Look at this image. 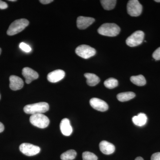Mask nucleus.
<instances>
[{
	"instance_id": "obj_1",
	"label": "nucleus",
	"mask_w": 160,
	"mask_h": 160,
	"mask_svg": "<svg viewBox=\"0 0 160 160\" xmlns=\"http://www.w3.org/2000/svg\"><path fill=\"white\" fill-rule=\"evenodd\" d=\"M49 110V105L45 102L27 105L24 108V111L27 114L33 115L43 113Z\"/></svg>"
},
{
	"instance_id": "obj_2",
	"label": "nucleus",
	"mask_w": 160,
	"mask_h": 160,
	"mask_svg": "<svg viewBox=\"0 0 160 160\" xmlns=\"http://www.w3.org/2000/svg\"><path fill=\"white\" fill-rule=\"evenodd\" d=\"M121 29L119 26L115 23H105L98 29L100 34L108 37L117 36L120 33Z\"/></svg>"
},
{
	"instance_id": "obj_3",
	"label": "nucleus",
	"mask_w": 160,
	"mask_h": 160,
	"mask_svg": "<svg viewBox=\"0 0 160 160\" xmlns=\"http://www.w3.org/2000/svg\"><path fill=\"white\" fill-rule=\"evenodd\" d=\"M29 24V21L26 19L15 20L9 26L7 31V34L9 36L18 34L23 31Z\"/></svg>"
},
{
	"instance_id": "obj_4",
	"label": "nucleus",
	"mask_w": 160,
	"mask_h": 160,
	"mask_svg": "<svg viewBox=\"0 0 160 160\" xmlns=\"http://www.w3.org/2000/svg\"><path fill=\"white\" fill-rule=\"evenodd\" d=\"M29 121L33 126L41 129L46 128L49 124V118L42 113L32 115Z\"/></svg>"
},
{
	"instance_id": "obj_5",
	"label": "nucleus",
	"mask_w": 160,
	"mask_h": 160,
	"mask_svg": "<svg viewBox=\"0 0 160 160\" xmlns=\"http://www.w3.org/2000/svg\"><path fill=\"white\" fill-rule=\"evenodd\" d=\"M75 52L80 57L86 59L93 56L96 53V51L94 48L86 45L78 46L76 49Z\"/></svg>"
},
{
	"instance_id": "obj_6",
	"label": "nucleus",
	"mask_w": 160,
	"mask_h": 160,
	"mask_svg": "<svg viewBox=\"0 0 160 160\" xmlns=\"http://www.w3.org/2000/svg\"><path fill=\"white\" fill-rule=\"evenodd\" d=\"M144 32L138 30L133 32L126 40V44L130 47H135L141 45L144 40Z\"/></svg>"
},
{
	"instance_id": "obj_7",
	"label": "nucleus",
	"mask_w": 160,
	"mask_h": 160,
	"mask_svg": "<svg viewBox=\"0 0 160 160\" xmlns=\"http://www.w3.org/2000/svg\"><path fill=\"white\" fill-rule=\"evenodd\" d=\"M127 12L132 17L140 16L142 11V6L138 0H130L127 6Z\"/></svg>"
},
{
	"instance_id": "obj_8",
	"label": "nucleus",
	"mask_w": 160,
	"mask_h": 160,
	"mask_svg": "<svg viewBox=\"0 0 160 160\" xmlns=\"http://www.w3.org/2000/svg\"><path fill=\"white\" fill-rule=\"evenodd\" d=\"M20 151L27 156H32L39 153L40 148L29 143H24L20 146Z\"/></svg>"
},
{
	"instance_id": "obj_9",
	"label": "nucleus",
	"mask_w": 160,
	"mask_h": 160,
	"mask_svg": "<svg viewBox=\"0 0 160 160\" xmlns=\"http://www.w3.org/2000/svg\"><path fill=\"white\" fill-rule=\"evenodd\" d=\"M89 103L92 107L98 111H106L109 108L108 104L106 102L98 98H94L91 99Z\"/></svg>"
},
{
	"instance_id": "obj_10",
	"label": "nucleus",
	"mask_w": 160,
	"mask_h": 160,
	"mask_svg": "<svg viewBox=\"0 0 160 160\" xmlns=\"http://www.w3.org/2000/svg\"><path fill=\"white\" fill-rule=\"evenodd\" d=\"M22 74L26 79V82L28 84H30L33 80L37 79L39 77L38 72L29 67L23 68Z\"/></svg>"
},
{
	"instance_id": "obj_11",
	"label": "nucleus",
	"mask_w": 160,
	"mask_h": 160,
	"mask_svg": "<svg viewBox=\"0 0 160 160\" xmlns=\"http://www.w3.org/2000/svg\"><path fill=\"white\" fill-rule=\"evenodd\" d=\"M65 71L61 69H57L49 72L47 76V79L51 83H56L64 78Z\"/></svg>"
},
{
	"instance_id": "obj_12",
	"label": "nucleus",
	"mask_w": 160,
	"mask_h": 160,
	"mask_svg": "<svg viewBox=\"0 0 160 160\" xmlns=\"http://www.w3.org/2000/svg\"><path fill=\"white\" fill-rule=\"evenodd\" d=\"M95 22V19L90 17L80 16L77 20L78 28L80 29H85L88 28Z\"/></svg>"
},
{
	"instance_id": "obj_13",
	"label": "nucleus",
	"mask_w": 160,
	"mask_h": 160,
	"mask_svg": "<svg viewBox=\"0 0 160 160\" xmlns=\"http://www.w3.org/2000/svg\"><path fill=\"white\" fill-rule=\"evenodd\" d=\"M9 87L12 90H19L24 86V82L21 78L17 76L12 75L9 77Z\"/></svg>"
},
{
	"instance_id": "obj_14",
	"label": "nucleus",
	"mask_w": 160,
	"mask_h": 160,
	"mask_svg": "<svg viewBox=\"0 0 160 160\" xmlns=\"http://www.w3.org/2000/svg\"><path fill=\"white\" fill-rule=\"evenodd\" d=\"M99 148L101 151L106 155L112 154L115 150L114 145L106 141H102L100 142Z\"/></svg>"
},
{
	"instance_id": "obj_15",
	"label": "nucleus",
	"mask_w": 160,
	"mask_h": 160,
	"mask_svg": "<svg viewBox=\"0 0 160 160\" xmlns=\"http://www.w3.org/2000/svg\"><path fill=\"white\" fill-rule=\"evenodd\" d=\"M60 126L61 132L64 135L69 136L72 133V127L68 119H63L60 123Z\"/></svg>"
},
{
	"instance_id": "obj_16",
	"label": "nucleus",
	"mask_w": 160,
	"mask_h": 160,
	"mask_svg": "<svg viewBox=\"0 0 160 160\" xmlns=\"http://www.w3.org/2000/svg\"><path fill=\"white\" fill-rule=\"evenodd\" d=\"M132 122L136 126H142L146 125L147 117L144 113H140L137 116H135L132 118Z\"/></svg>"
},
{
	"instance_id": "obj_17",
	"label": "nucleus",
	"mask_w": 160,
	"mask_h": 160,
	"mask_svg": "<svg viewBox=\"0 0 160 160\" xmlns=\"http://www.w3.org/2000/svg\"><path fill=\"white\" fill-rule=\"evenodd\" d=\"M87 79L86 82L90 86H94L100 82L99 78L96 75L91 73H86L84 74Z\"/></svg>"
},
{
	"instance_id": "obj_18",
	"label": "nucleus",
	"mask_w": 160,
	"mask_h": 160,
	"mask_svg": "<svg viewBox=\"0 0 160 160\" xmlns=\"http://www.w3.org/2000/svg\"><path fill=\"white\" fill-rule=\"evenodd\" d=\"M136 96L135 93L132 92H122L117 95L118 99L121 102H126L132 99Z\"/></svg>"
},
{
	"instance_id": "obj_19",
	"label": "nucleus",
	"mask_w": 160,
	"mask_h": 160,
	"mask_svg": "<svg viewBox=\"0 0 160 160\" xmlns=\"http://www.w3.org/2000/svg\"><path fill=\"white\" fill-rule=\"evenodd\" d=\"M130 81L133 84L139 86H145L146 83V79L142 75L132 76Z\"/></svg>"
},
{
	"instance_id": "obj_20",
	"label": "nucleus",
	"mask_w": 160,
	"mask_h": 160,
	"mask_svg": "<svg viewBox=\"0 0 160 160\" xmlns=\"http://www.w3.org/2000/svg\"><path fill=\"white\" fill-rule=\"evenodd\" d=\"M102 6L104 9L110 10L113 9L116 4V0H102L100 1Z\"/></svg>"
},
{
	"instance_id": "obj_21",
	"label": "nucleus",
	"mask_w": 160,
	"mask_h": 160,
	"mask_svg": "<svg viewBox=\"0 0 160 160\" xmlns=\"http://www.w3.org/2000/svg\"><path fill=\"white\" fill-rule=\"evenodd\" d=\"M76 156V152L73 149H70L61 155V158L62 160H72L75 159Z\"/></svg>"
},
{
	"instance_id": "obj_22",
	"label": "nucleus",
	"mask_w": 160,
	"mask_h": 160,
	"mask_svg": "<svg viewBox=\"0 0 160 160\" xmlns=\"http://www.w3.org/2000/svg\"><path fill=\"white\" fill-rule=\"evenodd\" d=\"M118 82L117 80L114 78H109L104 82V85L108 89H112L117 87Z\"/></svg>"
},
{
	"instance_id": "obj_23",
	"label": "nucleus",
	"mask_w": 160,
	"mask_h": 160,
	"mask_svg": "<svg viewBox=\"0 0 160 160\" xmlns=\"http://www.w3.org/2000/svg\"><path fill=\"white\" fill-rule=\"evenodd\" d=\"M83 160H98V157L92 152H84L82 153Z\"/></svg>"
},
{
	"instance_id": "obj_24",
	"label": "nucleus",
	"mask_w": 160,
	"mask_h": 160,
	"mask_svg": "<svg viewBox=\"0 0 160 160\" xmlns=\"http://www.w3.org/2000/svg\"><path fill=\"white\" fill-rule=\"evenodd\" d=\"M20 49L23 51L26 52H29L32 50V49L30 46L24 42L20 43L19 45Z\"/></svg>"
},
{
	"instance_id": "obj_25",
	"label": "nucleus",
	"mask_w": 160,
	"mask_h": 160,
	"mask_svg": "<svg viewBox=\"0 0 160 160\" xmlns=\"http://www.w3.org/2000/svg\"><path fill=\"white\" fill-rule=\"evenodd\" d=\"M152 57L155 60H160V47L158 48L156 50L153 52L152 54Z\"/></svg>"
},
{
	"instance_id": "obj_26",
	"label": "nucleus",
	"mask_w": 160,
	"mask_h": 160,
	"mask_svg": "<svg viewBox=\"0 0 160 160\" xmlns=\"http://www.w3.org/2000/svg\"><path fill=\"white\" fill-rule=\"evenodd\" d=\"M151 160H160V152L153 153L152 155Z\"/></svg>"
},
{
	"instance_id": "obj_27",
	"label": "nucleus",
	"mask_w": 160,
	"mask_h": 160,
	"mask_svg": "<svg viewBox=\"0 0 160 160\" xmlns=\"http://www.w3.org/2000/svg\"><path fill=\"white\" fill-rule=\"evenodd\" d=\"M8 6L7 3L0 0V9H7L8 8Z\"/></svg>"
},
{
	"instance_id": "obj_28",
	"label": "nucleus",
	"mask_w": 160,
	"mask_h": 160,
	"mask_svg": "<svg viewBox=\"0 0 160 160\" xmlns=\"http://www.w3.org/2000/svg\"><path fill=\"white\" fill-rule=\"evenodd\" d=\"M53 1L52 0H40L39 2L42 4L46 5V4H49V3L52 2Z\"/></svg>"
},
{
	"instance_id": "obj_29",
	"label": "nucleus",
	"mask_w": 160,
	"mask_h": 160,
	"mask_svg": "<svg viewBox=\"0 0 160 160\" xmlns=\"http://www.w3.org/2000/svg\"><path fill=\"white\" fill-rule=\"evenodd\" d=\"M4 129H5V128H4V125H3L2 123L0 122V132H2L4 130Z\"/></svg>"
},
{
	"instance_id": "obj_30",
	"label": "nucleus",
	"mask_w": 160,
	"mask_h": 160,
	"mask_svg": "<svg viewBox=\"0 0 160 160\" xmlns=\"http://www.w3.org/2000/svg\"><path fill=\"white\" fill-rule=\"evenodd\" d=\"M135 160H144V159H143L142 158L139 157L137 158Z\"/></svg>"
},
{
	"instance_id": "obj_31",
	"label": "nucleus",
	"mask_w": 160,
	"mask_h": 160,
	"mask_svg": "<svg viewBox=\"0 0 160 160\" xmlns=\"http://www.w3.org/2000/svg\"><path fill=\"white\" fill-rule=\"evenodd\" d=\"M155 2H160V0H155Z\"/></svg>"
},
{
	"instance_id": "obj_32",
	"label": "nucleus",
	"mask_w": 160,
	"mask_h": 160,
	"mask_svg": "<svg viewBox=\"0 0 160 160\" xmlns=\"http://www.w3.org/2000/svg\"><path fill=\"white\" fill-rule=\"evenodd\" d=\"M9 1H10V2H16V0H9Z\"/></svg>"
},
{
	"instance_id": "obj_33",
	"label": "nucleus",
	"mask_w": 160,
	"mask_h": 160,
	"mask_svg": "<svg viewBox=\"0 0 160 160\" xmlns=\"http://www.w3.org/2000/svg\"><path fill=\"white\" fill-rule=\"evenodd\" d=\"M1 52H2V49H1V48H0V55L1 54Z\"/></svg>"
},
{
	"instance_id": "obj_34",
	"label": "nucleus",
	"mask_w": 160,
	"mask_h": 160,
	"mask_svg": "<svg viewBox=\"0 0 160 160\" xmlns=\"http://www.w3.org/2000/svg\"><path fill=\"white\" fill-rule=\"evenodd\" d=\"M0 99H1V95H0Z\"/></svg>"
}]
</instances>
